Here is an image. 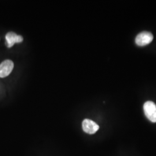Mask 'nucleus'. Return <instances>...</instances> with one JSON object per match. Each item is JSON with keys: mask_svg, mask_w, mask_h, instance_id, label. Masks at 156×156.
I'll return each instance as SVG.
<instances>
[{"mask_svg": "<svg viewBox=\"0 0 156 156\" xmlns=\"http://www.w3.org/2000/svg\"><path fill=\"white\" fill-rule=\"evenodd\" d=\"M14 64L10 60H6L0 64V78H5L11 73Z\"/></svg>", "mask_w": 156, "mask_h": 156, "instance_id": "nucleus-4", "label": "nucleus"}, {"mask_svg": "<svg viewBox=\"0 0 156 156\" xmlns=\"http://www.w3.org/2000/svg\"><path fill=\"white\" fill-rule=\"evenodd\" d=\"M145 116L151 122L156 123V105L154 102L149 101L144 105Z\"/></svg>", "mask_w": 156, "mask_h": 156, "instance_id": "nucleus-1", "label": "nucleus"}, {"mask_svg": "<svg viewBox=\"0 0 156 156\" xmlns=\"http://www.w3.org/2000/svg\"><path fill=\"white\" fill-rule=\"evenodd\" d=\"M82 128L86 133L93 134H95L99 129L100 127L93 120L86 119L83 121Z\"/></svg>", "mask_w": 156, "mask_h": 156, "instance_id": "nucleus-3", "label": "nucleus"}, {"mask_svg": "<svg viewBox=\"0 0 156 156\" xmlns=\"http://www.w3.org/2000/svg\"><path fill=\"white\" fill-rule=\"evenodd\" d=\"M153 39V34L147 31H144L139 34L135 38V43L138 46H144L151 44Z\"/></svg>", "mask_w": 156, "mask_h": 156, "instance_id": "nucleus-2", "label": "nucleus"}, {"mask_svg": "<svg viewBox=\"0 0 156 156\" xmlns=\"http://www.w3.org/2000/svg\"><path fill=\"white\" fill-rule=\"evenodd\" d=\"M6 45L8 48H11L16 43L23 42V38L20 35H18L13 32H9L6 35Z\"/></svg>", "mask_w": 156, "mask_h": 156, "instance_id": "nucleus-5", "label": "nucleus"}]
</instances>
